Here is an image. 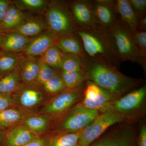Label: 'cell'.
<instances>
[{"instance_id": "1", "label": "cell", "mask_w": 146, "mask_h": 146, "mask_svg": "<svg viewBox=\"0 0 146 146\" xmlns=\"http://www.w3.org/2000/svg\"><path fill=\"white\" fill-rule=\"evenodd\" d=\"M86 81H91L119 98L138 88L145 80L123 74L110 63L100 59L88 58L84 64Z\"/></svg>"}, {"instance_id": "2", "label": "cell", "mask_w": 146, "mask_h": 146, "mask_svg": "<svg viewBox=\"0 0 146 146\" xmlns=\"http://www.w3.org/2000/svg\"><path fill=\"white\" fill-rule=\"evenodd\" d=\"M75 33L81 39L88 58L100 59L119 68L121 63L108 29L97 25L76 28Z\"/></svg>"}, {"instance_id": "3", "label": "cell", "mask_w": 146, "mask_h": 146, "mask_svg": "<svg viewBox=\"0 0 146 146\" xmlns=\"http://www.w3.org/2000/svg\"><path fill=\"white\" fill-rule=\"evenodd\" d=\"M109 30L116 54L121 63L130 61L141 65L146 72V58L143 57L131 36V32L118 17Z\"/></svg>"}, {"instance_id": "4", "label": "cell", "mask_w": 146, "mask_h": 146, "mask_svg": "<svg viewBox=\"0 0 146 146\" xmlns=\"http://www.w3.org/2000/svg\"><path fill=\"white\" fill-rule=\"evenodd\" d=\"M146 84L133 89L110 105L105 109L115 111L123 122L132 123L145 116L146 112Z\"/></svg>"}, {"instance_id": "5", "label": "cell", "mask_w": 146, "mask_h": 146, "mask_svg": "<svg viewBox=\"0 0 146 146\" xmlns=\"http://www.w3.org/2000/svg\"><path fill=\"white\" fill-rule=\"evenodd\" d=\"M98 110L89 109L76 105L66 113L58 123L60 133H76L82 131L100 114Z\"/></svg>"}, {"instance_id": "6", "label": "cell", "mask_w": 146, "mask_h": 146, "mask_svg": "<svg viewBox=\"0 0 146 146\" xmlns=\"http://www.w3.org/2000/svg\"><path fill=\"white\" fill-rule=\"evenodd\" d=\"M47 20L50 34L56 39L75 32L76 27L65 3H53L47 11Z\"/></svg>"}, {"instance_id": "7", "label": "cell", "mask_w": 146, "mask_h": 146, "mask_svg": "<svg viewBox=\"0 0 146 146\" xmlns=\"http://www.w3.org/2000/svg\"><path fill=\"white\" fill-rule=\"evenodd\" d=\"M123 122L122 118L113 110H107L101 112L91 124L81 131L78 146H89L110 127Z\"/></svg>"}, {"instance_id": "8", "label": "cell", "mask_w": 146, "mask_h": 146, "mask_svg": "<svg viewBox=\"0 0 146 146\" xmlns=\"http://www.w3.org/2000/svg\"><path fill=\"white\" fill-rule=\"evenodd\" d=\"M86 83V82L78 87L60 92L47 105L44 112L56 117L65 114L83 99Z\"/></svg>"}, {"instance_id": "9", "label": "cell", "mask_w": 146, "mask_h": 146, "mask_svg": "<svg viewBox=\"0 0 146 146\" xmlns=\"http://www.w3.org/2000/svg\"><path fill=\"white\" fill-rule=\"evenodd\" d=\"M65 3L76 29L98 25L93 13V1L76 0Z\"/></svg>"}, {"instance_id": "10", "label": "cell", "mask_w": 146, "mask_h": 146, "mask_svg": "<svg viewBox=\"0 0 146 146\" xmlns=\"http://www.w3.org/2000/svg\"><path fill=\"white\" fill-rule=\"evenodd\" d=\"M134 129L128 124L119 127L89 146H135Z\"/></svg>"}, {"instance_id": "11", "label": "cell", "mask_w": 146, "mask_h": 146, "mask_svg": "<svg viewBox=\"0 0 146 146\" xmlns=\"http://www.w3.org/2000/svg\"><path fill=\"white\" fill-rule=\"evenodd\" d=\"M114 0H94L93 13L97 25L109 30L116 23L119 17Z\"/></svg>"}, {"instance_id": "12", "label": "cell", "mask_w": 146, "mask_h": 146, "mask_svg": "<svg viewBox=\"0 0 146 146\" xmlns=\"http://www.w3.org/2000/svg\"><path fill=\"white\" fill-rule=\"evenodd\" d=\"M54 44L64 54L87 58L81 39L75 33L57 38Z\"/></svg>"}, {"instance_id": "13", "label": "cell", "mask_w": 146, "mask_h": 146, "mask_svg": "<svg viewBox=\"0 0 146 146\" xmlns=\"http://www.w3.org/2000/svg\"><path fill=\"white\" fill-rule=\"evenodd\" d=\"M116 10L120 20L131 33L137 29L139 17L133 11L128 0H117Z\"/></svg>"}, {"instance_id": "14", "label": "cell", "mask_w": 146, "mask_h": 146, "mask_svg": "<svg viewBox=\"0 0 146 146\" xmlns=\"http://www.w3.org/2000/svg\"><path fill=\"white\" fill-rule=\"evenodd\" d=\"M56 38L50 34L42 35L30 41L24 49L30 56L42 55L51 46L54 44Z\"/></svg>"}, {"instance_id": "15", "label": "cell", "mask_w": 146, "mask_h": 146, "mask_svg": "<svg viewBox=\"0 0 146 146\" xmlns=\"http://www.w3.org/2000/svg\"><path fill=\"white\" fill-rule=\"evenodd\" d=\"M119 97L102 89L100 93L94 99L84 98L80 104L89 109L98 110L101 113L103 112L108 106L119 98Z\"/></svg>"}, {"instance_id": "16", "label": "cell", "mask_w": 146, "mask_h": 146, "mask_svg": "<svg viewBox=\"0 0 146 146\" xmlns=\"http://www.w3.org/2000/svg\"><path fill=\"white\" fill-rule=\"evenodd\" d=\"M35 136L27 128L16 127L8 133L6 142L8 146H23L35 139Z\"/></svg>"}, {"instance_id": "17", "label": "cell", "mask_w": 146, "mask_h": 146, "mask_svg": "<svg viewBox=\"0 0 146 146\" xmlns=\"http://www.w3.org/2000/svg\"><path fill=\"white\" fill-rule=\"evenodd\" d=\"M30 41L27 36L14 32L9 34L3 40L1 47L5 51H18L25 49Z\"/></svg>"}, {"instance_id": "18", "label": "cell", "mask_w": 146, "mask_h": 146, "mask_svg": "<svg viewBox=\"0 0 146 146\" xmlns=\"http://www.w3.org/2000/svg\"><path fill=\"white\" fill-rule=\"evenodd\" d=\"M23 17L16 6L10 5L0 25V31H5L17 27L22 24Z\"/></svg>"}, {"instance_id": "19", "label": "cell", "mask_w": 146, "mask_h": 146, "mask_svg": "<svg viewBox=\"0 0 146 146\" xmlns=\"http://www.w3.org/2000/svg\"><path fill=\"white\" fill-rule=\"evenodd\" d=\"M64 54L61 52L56 45H52L43 54L42 60L55 70H61Z\"/></svg>"}, {"instance_id": "20", "label": "cell", "mask_w": 146, "mask_h": 146, "mask_svg": "<svg viewBox=\"0 0 146 146\" xmlns=\"http://www.w3.org/2000/svg\"><path fill=\"white\" fill-rule=\"evenodd\" d=\"M60 75L66 89H74L86 81L84 70L73 72L60 71Z\"/></svg>"}, {"instance_id": "21", "label": "cell", "mask_w": 146, "mask_h": 146, "mask_svg": "<svg viewBox=\"0 0 146 146\" xmlns=\"http://www.w3.org/2000/svg\"><path fill=\"white\" fill-rule=\"evenodd\" d=\"M20 71L15 69L0 80V95L8 94L17 86L20 78Z\"/></svg>"}, {"instance_id": "22", "label": "cell", "mask_w": 146, "mask_h": 146, "mask_svg": "<svg viewBox=\"0 0 146 146\" xmlns=\"http://www.w3.org/2000/svg\"><path fill=\"white\" fill-rule=\"evenodd\" d=\"M39 70V60L30 58L24 62L21 76L24 81L31 82L36 80Z\"/></svg>"}, {"instance_id": "23", "label": "cell", "mask_w": 146, "mask_h": 146, "mask_svg": "<svg viewBox=\"0 0 146 146\" xmlns=\"http://www.w3.org/2000/svg\"><path fill=\"white\" fill-rule=\"evenodd\" d=\"M80 133H59L51 139L50 146H78Z\"/></svg>"}, {"instance_id": "24", "label": "cell", "mask_w": 146, "mask_h": 146, "mask_svg": "<svg viewBox=\"0 0 146 146\" xmlns=\"http://www.w3.org/2000/svg\"><path fill=\"white\" fill-rule=\"evenodd\" d=\"M86 59H83L74 56L64 54L63 63L60 71L73 72L84 70V64Z\"/></svg>"}, {"instance_id": "25", "label": "cell", "mask_w": 146, "mask_h": 146, "mask_svg": "<svg viewBox=\"0 0 146 146\" xmlns=\"http://www.w3.org/2000/svg\"><path fill=\"white\" fill-rule=\"evenodd\" d=\"M22 118V113L19 110L7 108L0 112V128H5L14 125Z\"/></svg>"}, {"instance_id": "26", "label": "cell", "mask_w": 146, "mask_h": 146, "mask_svg": "<svg viewBox=\"0 0 146 146\" xmlns=\"http://www.w3.org/2000/svg\"><path fill=\"white\" fill-rule=\"evenodd\" d=\"M27 127L32 132L40 134L44 132L48 125V120L45 117L40 116H30L25 119Z\"/></svg>"}, {"instance_id": "27", "label": "cell", "mask_w": 146, "mask_h": 146, "mask_svg": "<svg viewBox=\"0 0 146 146\" xmlns=\"http://www.w3.org/2000/svg\"><path fill=\"white\" fill-rule=\"evenodd\" d=\"M44 27L42 24L36 21H31L22 23L15 29L14 32L28 37L39 34Z\"/></svg>"}, {"instance_id": "28", "label": "cell", "mask_w": 146, "mask_h": 146, "mask_svg": "<svg viewBox=\"0 0 146 146\" xmlns=\"http://www.w3.org/2000/svg\"><path fill=\"white\" fill-rule=\"evenodd\" d=\"M42 98V94L39 91L34 89H27L21 94L20 102L24 107H33L39 103Z\"/></svg>"}, {"instance_id": "29", "label": "cell", "mask_w": 146, "mask_h": 146, "mask_svg": "<svg viewBox=\"0 0 146 146\" xmlns=\"http://www.w3.org/2000/svg\"><path fill=\"white\" fill-rule=\"evenodd\" d=\"M46 91L50 94L60 93L66 89L60 74L58 73L44 84Z\"/></svg>"}, {"instance_id": "30", "label": "cell", "mask_w": 146, "mask_h": 146, "mask_svg": "<svg viewBox=\"0 0 146 146\" xmlns=\"http://www.w3.org/2000/svg\"><path fill=\"white\" fill-rule=\"evenodd\" d=\"M57 74L56 70L45 63L42 58L39 60V70L36 80L39 83L44 84Z\"/></svg>"}, {"instance_id": "31", "label": "cell", "mask_w": 146, "mask_h": 146, "mask_svg": "<svg viewBox=\"0 0 146 146\" xmlns=\"http://www.w3.org/2000/svg\"><path fill=\"white\" fill-rule=\"evenodd\" d=\"M19 62L18 58L11 55L0 56V73L8 72L13 70Z\"/></svg>"}, {"instance_id": "32", "label": "cell", "mask_w": 146, "mask_h": 146, "mask_svg": "<svg viewBox=\"0 0 146 146\" xmlns=\"http://www.w3.org/2000/svg\"><path fill=\"white\" fill-rule=\"evenodd\" d=\"M131 35L141 54L146 58V31L136 30L131 32Z\"/></svg>"}, {"instance_id": "33", "label": "cell", "mask_w": 146, "mask_h": 146, "mask_svg": "<svg viewBox=\"0 0 146 146\" xmlns=\"http://www.w3.org/2000/svg\"><path fill=\"white\" fill-rule=\"evenodd\" d=\"M102 88L91 81H86L84 91V98L92 100L96 98L100 93Z\"/></svg>"}, {"instance_id": "34", "label": "cell", "mask_w": 146, "mask_h": 146, "mask_svg": "<svg viewBox=\"0 0 146 146\" xmlns=\"http://www.w3.org/2000/svg\"><path fill=\"white\" fill-rule=\"evenodd\" d=\"M138 17L146 15V0H128Z\"/></svg>"}, {"instance_id": "35", "label": "cell", "mask_w": 146, "mask_h": 146, "mask_svg": "<svg viewBox=\"0 0 146 146\" xmlns=\"http://www.w3.org/2000/svg\"><path fill=\"white\" fill-rule=\"evenodd\" d=\"M20 3L27 8L34 9L41 8L44 5L45 1L43 0H22Z\"/></svg>"}, {"instance_id": "36", "label": "cell", "mask_w": 146, "mask_h": 146, "mask_svg": "<svg viewBox=\"0 0 146 146\" xmlns=\"http://www.w3.org/2000/svg\"><path fill=\"white\" fill-rule=\"evenodd\" d=\"M13 103V99L9 94L0 95V112L7 109Z\"/></svg>"}, {"instance_id": "37", "label": "cell", "mask_w": 146, "mask_h": 146, "mask_svg": "<svg viewBox=\"0 0 146 146\" xmlns=\"http://www.w3.org/2000/svg\"><path fill=\"white\" fill-rule=\"evenodd\" d=\"M10 5V3L9 1L0 0V25L2 22Z\"/></svg>"}, {"instance_id": "38", "label": "cell", "mask_w": 146, "mask_h": 146, "mask_svg": "<svg viewBox=\"0 0 146 146\" xmlns=\"http://www.w3.org/2000/svg\"><path fill=\"white\" fill-rule=\"evenodd\" d=\"M138 146H146V125L145 124L142 125L140 128Z\"/></svg>"}, {"instance_id": "39", "label": "cell", "mask_w": 146, "mask_h": 146, "mask_svg": "<svg viewBox=\"0 0 146 146\" xmlns=\"http://www.w3.org/2000/svg\"><path fill=\"white\" fill-rule=\"evenodd\" d=\"M137 30L146 31V15L139 17Z\"/></svg>"}, {"instance_id": "40", "label": "cell", "mask_w": 146, "mask_h": 146, "mask_svg": "<svg viewBox=\"0 0 146 146\" xmlns=\"http://www.w3.org/2000/svg\"><path fill=\"white\" fill-rule=\"evenodd\" d=\"M44 141L42 139L35 138L34 140L23 146H44Z\"/></svg>"}, {"instance_id": "41", "label": "cell", "mask_w": 146, "mask_h": 146, "mask_svg": "<svg viewBox=\"0 0 146 146\" xmlns=\"http://www.w3.org/2000/svg\"><path fill=\"white\" fill-rule=\"evenodd\" d=\"M3 41V38L2 36V35L0 33V45L1 44L2 42Z\"/></svg>"}, {"instance_id": "42", "label": "cell", "mask_w": 146, "mask_h": 146, "mask_svg": "<svg viewBox=\"0 0 146 146\" xmlns=\"http://www.w3.org/2000/svg\"><path fill=\"white\" fill-rule=\"evenodd\" d=\"M2 141V136L1 135V133H0V146H1V143Z\"/></svg>"}]
</instances>
